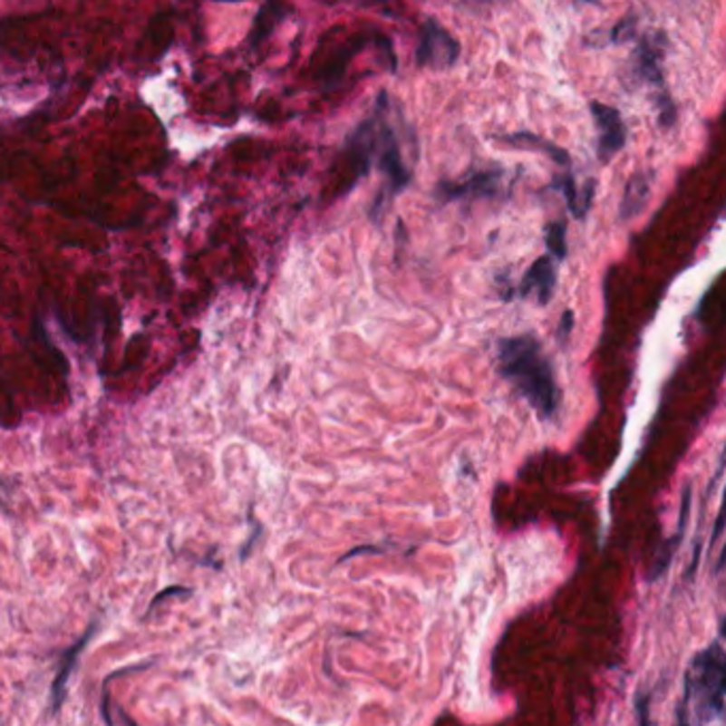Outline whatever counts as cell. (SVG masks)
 Masks as SVG:
<instances>
[{
	"instance_id": "5b68a950",
	"label": "cell",
	"mask_w": 726,
	"mask_h": 726,
	"mask_svg": "<svg viewBox=\"0 0 726 726\" xmlns=\"http://www.w3.org/2000/svg\"><path fill=\"white\" fill-rule=\"evenodd\" d=\"M590 113H593V118L596 121V131H599V143H596L599 160L609 162L622 148H624L626 126L624 121H622V115L615 111L614 107L603 105L599 101L590 102Z\"/></svg>"
},
{
	"instance_id": "6da1fadb",
	"label": "cell",
	"mask_w": 726,
	"mask_h": 726,
	"mask_svg": "<svg viewBox=\"0 0 726 726\" xmlns=\"http://www.w3.org/2000/svg\"><path fill=\"white\" fill-rule=\"evenodd\" d=\"M347 150L358 162L360 173L377 169L386 177L388 194L401 192L410 184L418 158L416 137L401 107L386 92L377 96L369 118L353 128Z\"/></svg>"
},
{
	"instance_id": "8992f818",
	"label": "cell",
	"mask_w": 726,
	"mask_h": 726,
	"mask_svg": "<svg viewBox=\"0 0 726 726\" xmlns=\"http://www.w3.org/2000/svg\"><path fill=\"white\" fill-rule=\"evenodd\" d=\"M503 188V170H478L462 181H450L439 186V194L445 200H475L490 198Z\"/></svg>"
},
{
	"instance_id": "9c48e42d",
	"label": "cell",
	"mask_w": 726,
	"mask_h": 726,
	"mask_svg": "<svg viewBox=\"0 0 726 726\" xmlns=\"http://www.w3.org/2000/svg\"><path fill=\"white\" fill-rule=\"evenodd\" d=\"M650 190H652L650 175H645V173L633 175L631 179H628V184H626L624 197H622L620 218L622 219H631L633 216H637V213L644 209L645 200L650 198Z\"/></svg>"
},
{
	"instance_id": "277c9868",
	"label": "cell",
	"mask_w": 726,
	"mask_h": 726,
	"mask_svg": "<svg viewBox=\"0 0 726 726\" xmlns=\"http://www.w3.org/2000/svg\"><path fill=\"white\" fill-rule=\"evenodd\" d=\"M460 45L443 26H439L435 20H426L420 33V47H418V64L426 69L445 71L454 66L459 60Z\"/></svg>"
},
{
	"instance_id": "3957f363",
	"label": "cell",
	"mask_w": 726,
	"mask_h": 726,
	"mask_svg": "<svg viewBox=\"0 0 726 726\" xmlns=\"http://www.w3.org/2000/svg\"><path fill=\"white\" fill-rule=\"evenodd\" d=\"M726 658L722 644L713 642L692 658L684 677V697L677 707V722L710 724L724 716Z\"/></svg>"
},
{
	"instance_id": "7a4b0ae2",
	"label": "cell",
	"mask_w": 726,
	"mask_h": 726,
	"mask_svg": "<svg viewBox=\"0 0 726 726\" xmlns=\"http://www.w3.org/2000/svg\"><path fill=\"white\" fill-rule=\"evenodd\" d=\"M499 369L541 420H552L560 410V388L543 345L533 334L499 341Z\"/></svg>"
},
{
	"instance_id": "8fae6325",
	"label": "cell",
	"mask_w": 726,
	"mask_h": 726,
	"mask_svg": "<svg viewBox=\"0 0 726 726\" xmlns=\"http://www.w3.org/2000/svg\"><path fill=\"white\" fill-rule=\"evenodd\" d=\"M90 634H85V637L82 639V642H79L75 648H73L69 654H66V661H64V669L60 671V677H58V682H56V686H53V694H56V697H63V692H64V682H66V677H69V667H73V661H75V656H77V652L83 648L85 645V639H88Z\"/></svg>"
},
{
	"instance_id": "ba28073f",
	"label": "cell",
	"mask_w": 726,
	"mask_h": 726,
	"mask_svg": "<svg viewBox=\"0 0 726 726\" xmlns=\"http://www.w3.org/2000/svg\"><path fill=\"white\" fill-rule=\"evenodd\" d=\"M557 188L565 194L566 205H569V209H571L573 216L582 219L586 216V211L590 209V205H593L595 181H588V184H586L584 188H577L576 179H573V175L566 173L563 177H558Z\"/></svg>"
},
{
	"instance_id": "30bf717a",
	"label": "cell",
	"mask_w": 726,
	"mask_h": 726,
	"mask_svg": "<svg viewBox=\"0 0 726 726\" xmlns=\"http://www.w3.org/2000/svg\"><path fill=\"white\" fill-rule=\"evenodd\" d=\"M547 247H550L552 256L557 258H565L566 254V243H565V224L563 222H554L550 228H547Z\"/></svg>"
},
{
	"instance_id": "52a82bcc",
	"label": "cell",
	"mask_w": 726,
	"mask_h": 726,
	"mask_svg": "<svg viewBox=\"0 0 726 726\" xmlns=\"http://www.w3.org/2000/svg\"><path fill=\"white\" fill-rule=\"evenodd\" d=\"M554 288H557V266H554L550 256H543V258L533 262V266L524 276L520 284V296L535 295L541 305H547L554 295Z\"/></svg>"
}]
</instances>
